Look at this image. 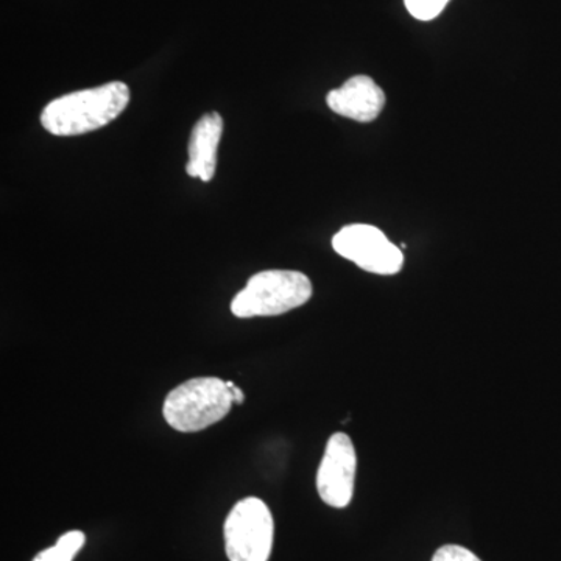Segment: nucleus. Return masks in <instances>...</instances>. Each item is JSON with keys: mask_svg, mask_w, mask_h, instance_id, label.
<instances>
[{"mask_svg": "<svg viewBox=\"0 0 561 561\" xmlns=\"http://www.w3.org/2000/svg\"><path fill=\"white\" fill-rule=\"evenodd\" d=\"M332 249L354 262L362 271L375 275H397L404 265V254L379 228L354 224L332 238Z\"/></svg>", "mask_w": 561, "mask_h": 561, "instance_id": "nucleus-5", "label": "nucleus"}, {"mask_svg": "<svg viewBox=\"0 0 561 561\" xmlns=\"http://www.w3.org/2000/svg\"><path fill=\"white\" fill-rule=\"evenodd\" d=\"M432 561H482L471 552L470 549L463 548V546L446 545L442 546L435 556L432 557Z\"/></svg>", "mask_w": 561, "mask_h": 561, "instance_id": "nucleus-11", "label": "nucleus"}, {"mask_svg": "<svg viewBox=\"0 0 561 561\" xmlns=\"http://www.w3.org/2000/svg\"><path fill=\"white\" fill-rule=\"evenodd\" d=\"M448 2L449 0H404L405 9L420 21L435 20Z\"/></svg>", "mask_w": 561, "mask_h": 561, "instance_id": "nucleus-10", "label": "nucleus"}, {"mask_svg": "<svg viewBox=\"0 0 561 561\" xmlns=\"http://www.w3.org/2000/svg\"><path fill=\"white\" fill-rule=\"evenodd\" d=\"M227 383L228 387H230L232 398H234V404H242V402L245 401V394H243V391L239 389L234 382L228 381Z\"/></svg>", "mask_w": 561, "mask_h": 561, "instance_id": "nucleus-12", "label": "nucleus"}, {"mask_svg": "<svg viewBox=\"0 0 561 561\" xmlns=\"http://www.w3.org/2000/svg\"><path fill=\"white\" fill-rule=\"evenodd\" d=\"M234 398L220 378H194L168 394L162 415L175 431L201 432L230 413Z\"/></svg>", "mask_w": 561, "mask_h": 561, "instance_id": "nucleus-2", "label": "nucleus"}, {"mask_svg": "<svg viewBox=\"0 0 561 561\" xmlns=\"http://www.w3.org/2000/svg\"><path fill=\"white\" fill-rule=\"evenodd\" d=\"M275 524L271 508L257 497H245L231 508L224 526L230 561H268Z\"/></svg>", "mask_w": 561, "mask_h": 561, "instance_id": "nucleus-4", "label": "nucleus"}, {"mask_svg": "<svg viewBox=\"0 0 561 561\" xmlns=\"http://www.w3.org/2000/svg\"><path fill=\"white\" fill-rule=\"evenodd\" d=\"M87 537L83 531L70 530L68 534L61 535L60 540L55 542L49 549H44L33 561H72L77 553L84 546Z\"/></svg>", "mask_w": 561, "mask_h": 561, "instance_id": "nucleus-9", "label": "nucleus"}, {"mask_svg": "<svg viewBox=\"0 0 561 561\" xmlns=\"http://www.w3.org/2000/svg\"><path fill=\"white\" fill-rule=\"evenodd\" d=\"M356 471V449L348 435L343 432L331 435L317 472V491L324 504L334 508L348 507L353 500Z\"/></svg>", "mask_w": 561, "mask_h": 561, "instance_id": "nucleus-6", "label": "nucleus"}, {"mask_svg": "<svg viewBox=\"0 0 561 561\" xmlns=\"http://www.w3.org/2000/svg\"><path fill=\"white\" fill-rule=\"evenodd\" d=\"M224 133V119L219 113L205 114L191 133L190 139V161L186 164L187 175L192 179L208 181L214 179L217 168V150Z\"/></svg>", "mask_w": 561, "mask_h": 561, "instance_id": "nucleus-8", "label": "nucleus"}, {"mask_svg": "<svg viewBox=\"0 0 561 561\" xmlns=\"http://www.w3.org/2000/svg\"><path fill=\"white\" fill-rule=\"evenodd\" d=\"M312 297V283L305 273L265 271L251 276L234 300L231 312L239 319L275 317L301 308Z\"/></svg>", "mask_w": 561, "mask_h": 561, "instance_id": "nucleus-3", "label": "nucleus"}, {"mask_svg": "<svg viewBox=\"0 0 561 561\" xmlns=\"http://www.w3.org/2000/svg\"><path fill=\"white\" fill-rule=\"evenodd\" d=\"M327 103L339 116L367 124L381 114L386 94L370 77L356 76L345 81L339 90L331 91Z\"/></svg>", "mask_w": 561, "mask_h": 561, "instance_id": "nucleus-7", "label": "nucleus"}, {"mask_svg": "<svg viewBox=\"0 0 561 561\" xmlns=\"http://www.w3.org/2000/svg\"><path fill=\"white\" fill-rule=\"evenodd\" d=\"M130 103V90L122 81H111L92 90L77 91L51 101L41 114V124L50 135L80 136L106 127Z\"/></svg>", "mask_w": 561, "mask_h": 561, "instance_id": "nucleus-1", "label": "nucleus"}]
</instances>
